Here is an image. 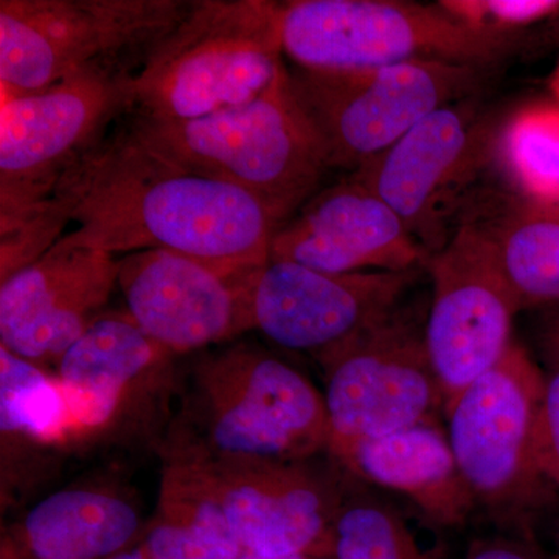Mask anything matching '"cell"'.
I'll use <instances>...</instances> for the list:
<instances>
[{
    "label": "cell",
    "mask_w": 559,
    "mask_h": 559,
    "mask_svg": "<svg viewBox=\"0 0 559 559\" xmlns=\"http://www.w3.org/2000/svg\"><path fill=\"white\" fill-rule=\"evenodd\" d=\"M53 201L76 224L62 237L73 245L114 257L173 250L227 277L266 266L282 226L248 191L173 164L131 130L70 168Z\"/></svg>",
    "instance_id": "1"
},
{
    "label": "cell",
    "mask_w": 559,
    "mask_h": 559,
    "mask_svg": "<svg viewBox=\"0 0 559 559\" xmlns=\"http://www.w3.org/2000/svg\"><path fill=\"white\" fill-rule=\"evenodd\" d=\"M329 447L323 393L286 360L240 342L182 366L157 455L197 465L308 462Z\"/></svg>",
    "instance_id": "2"
},
{
    "label": "cell",
    "mask_w": 559,
    "mask_h": 559,
    "mask_svg": "<svg viewBox=\"0 0 559 559\" xmlns=\"http://www.w3.org/2000/svg\"><path fill=\"white\" fill-rule=\"evenodd\" d=\"M132 134L186 170L248 191L286 223L331 170L329 151L300 105L289 70L255 100L189 121L138 119Z\"/></svg>",
    "instance_id": "3"
},
{
    "label": "cell",
    "mask_w": 559,
    "mask_h": 559,
    "mask_svg": "<svg viewBox=\"0 0 559 559\" xmlns=\"http://www.w3.org/2000/svg\"><path fill=\"white\" fill-rule=\"evenodd\" d=\"M280 3L198 0L131 73L140 119L189 121L260 97L283 64Z\"/></svg>",
    "instance_id": "4"
},
{
    "label": "cell",
    "mask_w": 559,
    "mask_h": 559,
    "mask_svg": "<svg viewBox=\"0 0 559 559\" xmlns=\"http://www.w3.org/2000/svg\"><path fill=\"white\" fill-rule=\"evenodd\" d=\"M131 73L83 70L31 92L2 91L0 106V248L35 245L58 183L131 109Z\"/></svg>",
    "instance_id": "5"
},
{
    "label": "cell",
    "mask_w": 559,
    "mask_h": 559,
    "mask_svg": "<svg viewBox=\"0 0 559 559\" xmlns=\"http://www.w3.org/2000/svg\"><path fill=\"white\" fill-rule=\"evenodd\" d=\"M544 377L522 345L455 400L448 439L477 507L506 535L535 540L536 520L554 500L539 468L535 419Z\"/></svg>",
    "instance_id": "6"
},
{
    "label": "cell",
    "mask_w": 559,
    "mask_h": 559,
    "mask_svg": "<svg viewBox=\"0 0 559 559\" xmlns=\"http://www.w3.org/2000/svg\"><path fill=\"white\" fill-rule=\"evenodd\" d=\"M180 359L127 310L106 311L53 369L81 454L98 448H150L157 454L178 396Z\"/></svg>",
    "instance_id": "7"
},
{
    "label": "cell",
    "mask_w": 559,
    "mask_h": 559,
    "mask_svg": "<svg viewBox=\"0 0 559 559\" xmlns=\"http://www.w3.org/2000/svg\"><path fill=\"white\" fill-rule=\"evenodd\" d=\"M283 53L308 70H356L443 61L484 69L506 55L436 5L407 0H293L280 3Z\"/></svg>",
    "instance_id": "8"
},
{
    "label": "cell",
    "mask_w": 559,
    "mask_h": 559,
    "mask_svg": "<svg viewBox=\"0 0 559 559\" xmlns=\"http://www.w3.org/2000/svg\"><path fill=\"white\" fill-rule=\"evenodd\" d=\"M180 0H0V87L43 90L92 68H112L179 24Z\"/></svg>",
    "instance_id": "9"
},
{
    "label": "cell",
    "mask_w": 559,
    "mask_h": 559,
    "mask_svg": "<svg viewBox=\"0 0 559 559\" xmlns=\"http://www.w3.org/2000/svg\"><path fill=\"white\" fill-rule=\"evenodd\" d=\"M289 73L300 105L325 142L331 168L352 173L429 114L469 98L480 81V69L443 61Z\"/></svg>",
    "instance_id": "10"
},
{
    "label": "cell",
    "mask_w": 559,
    "mask_h": 559,
    "mask_svg": "<svg viewBox=\"0 0 559 559\" xmlns=\"http://www.w3.org/2000/svg\"><path fill=\"white\" fill-rule=\"evenodd\" d=\"M325 377L329 455L436 423L444 396L418 329L401 308L316 358Z\"/></svg>",
    "instance_id": "11"
},
{
    "label": "cell",
    "mask_w": 559,
    "mask_h": 559,
    "mask_svg": "<svg viewBox=\"0 0 559 559\" xmlns=\"http://www.w3.org/2000/svg\"><path fill=\"white\" fill-rule=\"evenodd\" d=\"M425 267L432 282L425 344L447 414L509 352L521 310L495 241L479 221H462Z\"/></svg>",
    "instance_id": "12"
},
{
    "label": "cell",
    "mask_w": 559,
    "mask_h": 559,
    "mask_svg": "<svg viewBox=\"0 0 559 559\" xmlns=\"http://www.w3.org/2000/svg\"><path fill=\"white\" fill-rule=\"evenodd\" d=\"M496 128L473 98L443 106L349 173L389 205L428 259L450 240L460 193L491 159Z\"/></svg>",
    "instance_id": "13"
},
{
    "label": "cell",
    "mask_w": 559,
    "mask_h": 559,
    "mask_svg": "<svg viewBox=\"0 0 559 559\" xmlns=\"http://www.w3.org/2000/svg\"><path fill=\"white\" fill-rule=\"evenodd\" d=\"M418 272L329 274L270 261L248 280L253 330L319 358L399 310Z\"/></svg>",
    "instance_id": "14"
},
{
    "label": "cell",
    "mask_w": 559,
    "mask_h": 559,
    "mask_svg": "<svg viewBox=\"0 0 559 559\" xmlns=\"http://www.w3.org/2000/svg\"><path fill=\"white\" fill-rule=\"evenodd\" d=\"M189 465L207 477L241 549L266 558L333 554L344 479L310 460Z\"/></svg>",
    "instance_id": "15"
},
{
    "label": "cell",
    "mask_w": 559,
    "mask_h": 559,
    "mask_svg": "<svg viewBox=\"0 0 559 559\" xmlns=\"http://www.w3.org/2000/svg\"><path fill=\"white\" fill-rule=\"evenodd\" d=\"M119 259L61 238L0 285V345L40 367L61 356L106 312Z\"/></svg>",
    "instance_id": "16"
},
{
    "label": "cell",
    "mask_w": 559,
    "mask_h": 559,
    "mask_svg": "<svg viewBox=\"0 0 559 559\" xmlns=\"http://www.w3.org/2000/svg\"><path fill=\"white\" fill-rule=\"evenodd\" d=\"M250 274L227 277L182 253L150 249L119 259L117 286L140 329L183 358L253 330Z\"/></svg>",
    "instance_id": "17"
},
{
    "label": "cell",
    "mask_w": 559,
    "mask_h": 559,
    "mask_svg": "<svg viewBox=\"0 0 559 559\" xmlns=\"http://www.w3.org/2000/svg\"><path fill=\"white\" fill-rule=\"evenodd\" d=\"M271 261L329 274L421 270L428 255L400 216L348 176L320 191L275 231Z\"/></svg>",
    "instance_id": "18"
},
{
    "label": "cell",
    "mask_w": 559,
    "mask_h": 559,
    "mask_svg": "<svg viewBox=\"0 0 559 559\" xmlns=\"http://www.w3.org/2000/svg\"><path fill=\"white\" fill-rule=\"evenodd\" d=\"M79 432L53 370L0 345V509L24 507L72 455Z\"/></svg>",
    "instance_id": "19"
},
{
    "label": "cell",
    "mask_w": 559,
    "mask_h": 559,
    "mask_svg": "<svg viewBox=\"0 0 559 559\" xmlns=\"http://www.w3.org/2000/svg\"><path fill=\"white\" fill-rule=\"evenodd\" d=\"M145 524L117 481L70 485L3 525L0 559H110L138 546Z\"/></svg>",
    "instance_id": "20"
},
{
    "label": "cell",
    "mask_w": 559,
    "mask_h": 559,
    "mask_svg": "<svg viewBox=\"0 0 559 559\" xmlns=\"http://www.w3.org/2000/svg\"><path fill=\"white\" fill-rule=\"evenodd\" d=\"M334 463L360 484L409 499L436 527H462L477 509L448 433L437 423L364 441Z\"/></svg>",
    "instance_id": "21"
},
{
    "label": "cell",
    "mask_w": 559,
    "mask_h": 559,
    "mask_svg": "<svg viewBox=\"0 0 559 559\" xmlns=\"http://www.w3.org/2000/svg\"><path fill=\"white\" fill-rule=\"evenodd\" d=\"M139 546L150 559H238L241 546L207 477L162 460L159 492Z\"/></svg>",
    "instance_id": "22"
},
{
    "label": "cell",
    "mask_w": 559,
    "mask_h": 559,
    "mask_svg": "<svg viewBox=\"0 0 559 559\" xmlns=\"http://www.w3.org/2000/svg\"><path fill=\"white\" fill-rule=\"evenodd\" d=\"M491 235L520 310L559 307V212L514 200L491 218Z\"/></svg>",
    "instance_id": "23"
},
{
    "label": "cell",
    "mask_w": 559,
    "mask_h": 559,
    "mask_svg": "<svg viewBox=\"0 0 559 559\" xmlns=\"http://www.w3.org/2000/svg\"><path fill=\"white\" fill-rule=\"evenodd\" d=\"M491 160L518 200L559 212V103H530L496 127Z\"/></svg>",
    "instance_id": "24"
},
{
    "label": "cell",
    "mask_w": 559,
    "mask_h": 559,
    "mask_svg": "<svg viewBox=\"0 0 559 559\" xmlns=\"http://www.w3.org/2000/svg\"><path fill=\"white\" fill-rule=\"evenodd\" d=\"M349 476V474H348ZM333 559H439L419 546L403 516L349 476L333 533Z\"/></svg>",
    "instance_id": "25"
},
{
    "label": "cell",
    "mask_w": 559,
    "mask_h": 559,
    "mask_svg": "<svg viewBox=\"0 0 559 559\" xmlns=\"http://www.w3.org/2000/svg\"><path fill=\"white\" fill-rule=\"evenodd\" d=\"M466 27L510 46L514 35L559 13L558 0H440Z\"/></svg>",
    "instance_id": "26"
},
{
    "label": "cell",
    "mask_w": 559,
    "mask_h": 559,
    "mask_svg": "<svg viewBox=\"0 0 559 559\" xmlns=\"http://www.w3.org/2000/svg\"><path fill=\"white\" fill-rule=\"evenodd\" d=\"M535 450L546 479L559 489V366L544 377L535 419Z\"/></svg>",
    "instance_id": "27"
},
{
    "label": "cell",
    "mask_w": 559,
    "mask_h": 559,
    "mask_svg": "<svg viewBox=\"0 0 559 559\" xmlns=\"http://www.w3.org/2000/svg\"><path fill=\"white\" fill-rule=\"evenodd\" d=\"M465 559H549L536 546L535 540L502 535L480 539L471 546Z\"/></svg>",
    "instance_id": "28"
},
{
    "label": "cell",
    "mask_w": 559,
    "mask_h": 559,
    "mask_svg": "<svg viewBox=\"0 0 559 559\" xmlns=\"http://www.w3.org/2000/svg\"><path fill=\"white\" fill-rule=\"evenodd\" d=\"M540 345L550 366H559V307L547 310L540 326Z\"/></svg>",
    "instance_id": "29"
},
{
    "label": "cell",
    "mask_w": 559,
    "mask_h": 559,
    "mask_svg": "<svg viewBox=\"0 0 559 559\" xmlns=\"http://www.w3.org/2000/svg\"><path fill=\"white\" fill-rule=\"evenodd\" d=\"M110 559H150L148 555L145 554V550L142 547L134 546L131 549L121 551V554L116 555V557Z\"/></svg>",
    "instance_id": "30"
},
{
    "label": "cell",
    "mask_w": 559,
    "mask_h": 559,
    "mask_svg": "<svg viewBox=\"0 0 559 559\" xmlns=\"http://www.w3.org/2000/svg\"><path fill=\"white\" fill-rule=\"evenodd\" d=\"M238 559H312V558H308V557L266 558V557H260V555L252 554V551L241 549L240 558H238Z\"/></svg>",
    "instance_id": "31"
},
{
    "label": "cell",
    "mask_w": 559,
    "mask_h": 559,
    "mask_svg": "<svg viewBox=\"0 0 559 559\" xmlns=\"http://www.w3.org/2000/svg\"><path fill=\"white\" fill-rule=\"evenodd\" d=\"M551 86H554L555 94H557L559 100V68L557 69V73H555L554 80H551Z\"/></svg>",
    "instance_id": "32"
},
{
    "label": "cell",
    "mask_w": 559,
    "mask_h": 559,
    "mask_svg": "<svg viewBox=\"0 0 559 559\" xmlns=\"http://www.w3.org/2000/svg\"><path fill=\"white\" fill-rule=\"evenodd\" d=\"M557 547H558V555H557V558H555V559H559V525H558V530H557Z\"/></svg>",
    "instance_id": "33"
},
{
    "label": "cell",
    "mask_w": 559,
    "mask_h": 559,
    "mask_svg": "<svg viewBox=\"0 0 559 559\" xmlns=\"http://www.w3.org/2000/svg\"><path fill=\"white\" fill-rule=\"evenodd\" d=\"M312 559H333V557H320V558H312Z\"/></svg>",
    "instance_id": "34"
}]
</instances>
